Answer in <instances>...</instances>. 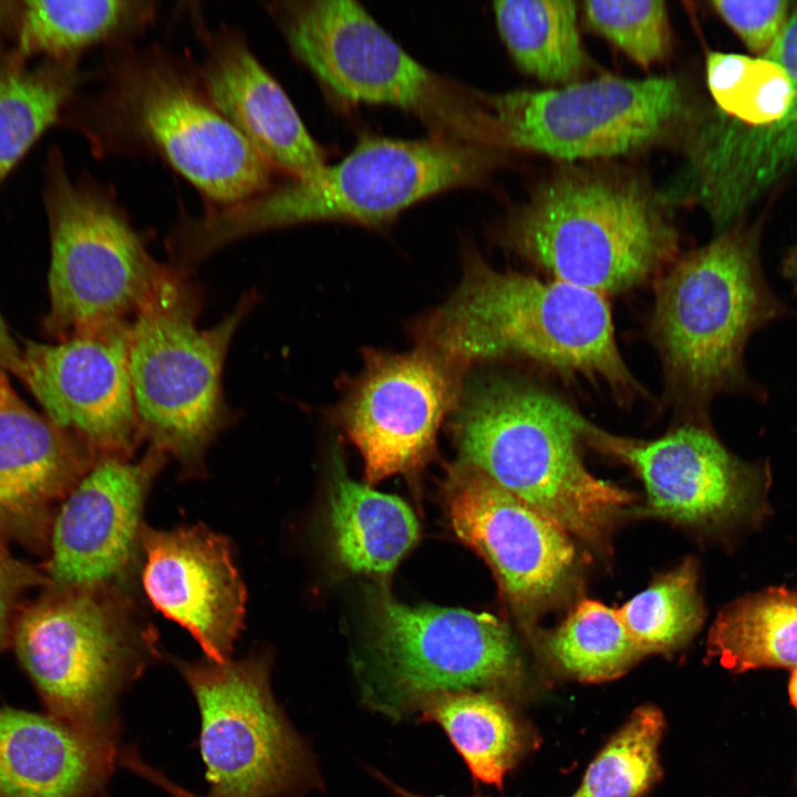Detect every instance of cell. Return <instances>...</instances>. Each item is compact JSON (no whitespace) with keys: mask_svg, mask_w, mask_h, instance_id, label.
Listing matches in <instances>:
<instances>
[{"mask_svg":"<svg viewBox=\"0 0 797 797\" xmlns=\"http://www.w3.org/2000/svg\"><path fill=\"white\" fill-rule=\"evenodd\" d=\"M157 3L141 0L22 1L14 64L34 55L74 63L99 44H123L155 19Z\"/></svg>","mask_w":797,"mask_h":797,"instance_id":"cell-24","label":"cell"},{"mask_svg":"<svg viewBox=\"0 0 797 797\" xmlns=\"http://www.w3.org/2000/svg\"><path fill=\"white\" fill-rule=\"evenodd\" d=\"M330 524L339 560L356 573L385 576L416 544L417 518L400 497L350 479L335 462Z\"/></svg>","mask_w":797,"mask_h":797,"instance_id":"cell-25","label":"cell"},{"mask_svg":"<svg viewBox=\"0 0 797 797\" xmlns=\"http://www.w3.org/2000/svg\"><path fill=\"white\" fill-rule=\"evenodd\" d=\"M444 494L454 534L488 563L515 611L529 615L558 598L576 561L568 532L458 463L448 469Z\"/></svg>","mask_w":797,"mask_h":797,"instance_id":"cell-17","label":"cell"},{"mask_svg":"<svg viewBox=\"0 0 797 797\" xmlns=\"http://www.w3.org/2000/svg\"><path fill=\"white\" fill-rule=\"evenodd\" d=\"M706 82L717 111L747 128L777 123L793 99L787 73L765 56L711 52L706 58Z\"/></svg>","mask_w":797,"mask_h":797,"instance_id":"cell-32","label":"cell"},{"mask_svg":"<svg viewBox=\"0 0 797 797\" xmlns=\"http://www.w3.org/2000/svg\"><path fill=\"white\" fill-rule=\"evenodd\" d=\"M199 80L219 113L275 169L294 177L317 172L327 154L289 96L260 63L246 38L220 27L204 33Z\"/></svg>","mask_w":797,"mask_h":797,"instance_id":"cell-21","label":"cell"},{"mask_svg":"<svg viewBox=\"0 0 797 797\" xmlns=\"http://www.w3.org/2000/svg\"><path fill=\"white\" fill-rule=\"evenodd\" d=\"M118 755L117 733L0 706V797H100Z\"/></svg>","mask_w":797,"mask_h":797,"instance_id":"cell-23","label":"cell"},{"mask_svg":"<svg viewBox=\"0 0 797 797\" xmlns=\"http://www.w3.org/2000/svg\"><path fill=\"white\" fill-rule=\"evenodd\" d=\"M421 344L462 371L475 363L522 358L569 377L642 393L619 351L605 296L467 258L460 283L424 321Z\"/></svg>","mask_w":797,"mask_h":797,"instance_id":"cell-2","label":"cell"},{"mask_svg":"<svg viewBox=\"0 0 797 797\" xmlns=\"http://www.w3.org/2000/svg\"><path fill=\"white\" fill-rule=\"evenodd\" d=\"M32 566L13 557L0 542V652L12 644L15 620L24 594L50 583Z\"/></svg>","mask_w":797,"mask_h":797,"instance_id":"cell-36","label":"cell"},{"mask_svg":"<svg viewBox=\"0 0 797 797\" xmlns=\"http://www.w3.org/2000/svg\"><path fill=\"white\" fill-rule=\"evenodd\" d=\"M167 456L97 458L51 522L48 579L54 588L131 592L142 565L143 510Z\"/></svg>","mask_w":797,"mask_h":797,"instance_id":"cell-14","label":"cell"},{"mask_svg":"<svg viewBox=\"0 0 797 797\" xmlns=\"http://www.w3.org/2000/svg\"><path fill=\"white\" fill-rule=\"evenodd\" d=\"M782 275L797 283V244L788 249L782 261Z\"/></svg>","mask_w":797,"mask_h":797,"instance_id":"cell-40","label":"cell"},{"mask_svg":"<svg viewBox=\"0 0 797 797\" xmlns=\"http://www.w3.org/2000/svg\"><path fill=\"white\" fill-rule=\"evenodd\" d=\"M51 232L48 328L59 341L134 319L167 265L148 251L113 193L72 178L52 155L44 195Z\"/></svg>","mask_w":797,"mask_h":797,"instance_id":"cell-10","label":"cell"},{"mask_svg":"<svg viewBox=\"0 0 797 797\" xmlns=\"http://www.w3.org/2000/svg\"><path fill=\"white\" fill-rule=\"evenodd\" d=\"M90 137L100 151L156 155L209 206L272 186L275 169L219 113L197 74L162 52L121 49L107 62Z\"/></svg>","mask_w":797,"mask_h":797,"instance_id":"cell-6","label":"cell"},{"mask_svg":"<svg viewBox=\"0 0 797 797\" xmlns=\"http://www.w3.org/2000/svg\"><path fill=\"white\" fill-rule=\"evenodd\" d=\"M759 224L732 225L683 256L656 287L650 331L669 390L704 426L720 394L766 397L747 374L745 348L758 330L796 314L766 280Z\"/></svg>","mask_w":797,"mask_h":797,"instance_id":"cell-5","label":"cell"},{"mask_svg":"<svg viewBox=\"0 0 797 797\" xmlns=\"http://www.w3.org/2000/svg\"><path fill=\"white\" fill-rule=\"evenodd\" d=\"M96 459L76 437L34 412L0 368V542L49 535L53 505Z\"/></svg>","mask_w":797,"mask_h":797,"instance_id":"cell-22","label":"cell"},{"mask_svg":"<svg viewBox=\"0 0 797 797\" xmlns=\"http://www.w3.org/2000/svg\"><path fill=\"white\" fill-rule=\"evenodd\" d=\"M588 442L635 470L655 515L683 524H717L751 514L768 479L766 467L739 459L701 424L653 441L619 437L594 426Z\"/></svg>","mask_w":797,"mask_h":797,"instance_id":"cell-19","label":"cell"},{"mask_svg":"<svg viewBox=\"0 0 797 797\" xmlns=\"http://www.w3.org/2000/svg\"><path fill=\"white\" fill-rule=\"evenodd\" d=\"M493 11L507 51L524 73L551 85L579 82L588 60L575 1H496Z\"/></svg>","mask_w":797,"mask_h":797,"instance_id":"cell-27","label":"cell"},{"mask_svg":"<svg viewBox=\"0 0 797 797\" xmlns=\"http://www.w3.org/2000/svg\"><path fill=\"white\" fill-rule=\"evenodd\" d=\"M617 612L642 656L684 645L704 618L694 562L689 559L659 577Z\"/></svg>","mask_w":797,"mask_h":797,"instance_id":"cell-31","label":"cell"},{"mask_svg":"<svg viewBox=\"0 0 797 797\" xmlns=\"http://www.w3.org/2000/svg\"><path fill=\"white\" fill-rule=\"evenodd\" d=\"M12 645L46 713L117 733L120 694L159 655L132 592L52 588L21 609Z\"/></svg>","mask_w":797,"mask_h":797,"instance_id":"cell-9","label":"cell"},{"mask_svg":"<svg viewBox=\"0 0 797 797\" xmlns=\"http://www.w3.org/2000/svg\"><path fill=\"white\" fill-rule=\"evenodd\" d=\"M466 373L434 349L370 350L337 415L375 484L411 473L431 457L438 429L452 415Z\"/></svg>","mask_w":797,"mask_h":797,"instance_id":"cell-13","label":"cell"},{"mask_svg":"<svg viewBox=\"0 0 797 797\" xmlns=\"http://www.w3.org/2000/svg\"><path fill=\"white\" fill-rule=\"evenodd\" d=\"M131 321L29 343L19 377L46 417L100 458H132L143 441L128 363Z\"/></svg>","mask_w":797,"mask_h":797,"instance_id":"cell-16","label":"cell"},{"mask_svg":"<svg viewBox=\"0 0 797 797\" xmlns=\"http://www.w3.org/2000/svg\"><path fill=\"white\" fill-rule=\"evenodd\" d=\"M374 620L383 666L411 703L443 691L498 692L519 680L510 630L488 612L411 607L382 597Z\"/></svg>","mask_w":797,"mask_h":797,"instance_id":"cell-15","label":"cell"},{"mask_svg":"<svg viewBox=\"0 0 797 797\" xmlns=\"http://www.w3.org/2000/svg\"><path fill=\"white\" fill-rule=\"evenodd\" d=\"M200 714L208 797H291L311 778L309 755L270 689V658L174 659Z\"/></svg>","mask_w":797,"mask_h":797,"instance_id":"cell-12","label":"cell"},{"mask_svg":"<svg viewBox=\"0 0 797 797\" xmlns=\"http://www.w3.org/2000/svg\"><path fill=\"white\" fill-rule=\"evenodd\" d=\"M506 154L432 136H365L335 164L245 200L186 216L180 244L190 260L200 262L236 240L288 226L332 220L382 226L423 199L482 183Z\"/></svg>","mask_w":797,"mask_h":797,"instance_id":"cell-1","label":"cell"},{"mask_svg":"<svg viewBox=\"0 0 797 797\" xmlns=\"http://www.w3.org/2000/svg\"><path fill=\"white\" fill-rule=\"evenodd\" d=\"M257 297L246 292L217 324L200 329L203 292L189 271L168 263L131 321L128 363L143 441L175 458L185 476L204 472L207 448L237 417L222 369Z\"/></svg>","mask_w":797,"mask_h":797,"instance_id":"cell-7","label":"cell"},{"mask_svg":"<svg viewBox=\"0 0 797 797\" xmlns=\"http://www.w3.org/2000/svg\"><path fill=\"white\" fill-rule=\"evenodd\" d=\"M456 463L470 467L598 544L633 496L586 467L593 425L558 396L504 375L465 376L452 413Z\"/></svg>","mask_w":797,"mask_h":797,"instance_id":"cell-3","label":"cell"},{"mask_svg":"<svg viewBox=\"0 0 797 797\" xmlns=\"http://www.w3.org/2000/svg\"><path fill=\"white\" fill-rule=\"evenodd\" d=\"M398 793L401 794V797H426V796L415 795V794H412L410 791H405L402 789H400Z\"/></svg>","mask_w":797,"mask_h":797,"instance_id":"cell-42","label":"cell"},{"mask_svg":"<svg viewBox=\"0 0 797 797\" xmlns=\"http://www.w3.org/2000/svg\"><path fill=\"white\" fill-rule=\"evenodd\" d=\"M267 8L293 55L339 97L401 108L432 137L498 148L488 94L427 69L359 2L277 1Z\"/></svg>","mask_w":797,"mask_h":797,"instance_id":"cell-8","label":"cell"},{"mask_svg":"<svg viewBox=\"0 0 797 797\" xmlns=\"http://www.w3.org/2000/svg\"><path fill=\"white\" fill-rule=\"evenodd\" d=\"M661 711L636 708L587 768L571 797H641L660 774Z\"/></svg>","mask_w":797,"mask_h":797,"instance_id":"cell-33","label":"cell"},{"mask_svg":"<svg viewBox=\"0 0 797 797\" xmlns=\"http://www.w3.org/2000/svg\"><path fill=\"white\" fill-rule=\"evenodd\" d=\"M669 205L628 169L565 165L509 213L501 238L553 279L618 293L646 281L677 252Z\"/></svg>","mask_w":797,"mask_h":797,"instance_id":"cell-4","label":"cell"},{"mask_svg":"<svg viewBox=\"0 0 797 797\" xmlns=\"http://www.w3.org/2000/svg\"><path fill=\"white\" fill-rule=\"evenodd\" d=\"M789 696L797 708V667L794 669L790 682H789Z\"/></svg>","mask_w":797,"mask_h":797,"instance_id":"cell-41","label":"cell"},{"mask_svg":"<svg viewBox=\"0 0 797 797\" xmlns=\"http://www.w3.org/2000/svg\"><path fill=\"white\" fill-rule=\"evenodd\" d=\"M22 2L0 0V37L18 29Z\"/></svg>","mask_w":797,"mask_h":797,"instance_id":"cell-39","label":"cell"},{"mask_svg":"<svg viewBox=\"0 0 797 797\" xmlns=\"http://www.w3.org/2000/svg\"><path fill=\"white\" fill-rule=\"evenodd\" d=\"M141 575L153 605L189 631L207 659L231 660L244 625L246 589L227 538L204 525L145 526Z\"/></svg>","mask_w":797,"mask_h":797,"instance_id":"cell-20","label":"cell"},{"mask_svg":"<svg viewBox=\"0 0 797 797\" xmlns=\"http://www.w3.org/2000/svg\"><path fill=\"white\" fill-rule=\"evenodd\" d=\"M787 73L793 99L785 116L763 128L738 125L716 111L685 138L686 159L667 186L674 201L702 206L718 232L797 166V7L763 55Z\"/></svg>","mask_w":797,"mask_h":797,"instance_id":"cell-18","label":"cell"},{"mask_svg":"<svg viewBox=\"0 0 797 797\" xmlns=\"http://www.w3.org/2000/svg\"><path fill=\"white\" fill-rule=\"evenodd\" d=\"M412 705L424 721L444 729L476 779L503 786L504 777L521 755L525 736L496 691L435 692Z\"/></svg>","mask_w":797,"mask_h":797,"instance_id":"cell-26","label":"cell"},{"mask_svg":"<svg viewBox=\"0 0 797 797\" xmlns=\"http://www.w3.org/2000/svg\"><path fill=\"white\" fill-rule=\"evenodd\" d=\"M120 755L121 756L118 757V763L122 766L152 782L156 786L168 791L174 797H199L198 795L187 789H184L179 785L173 783L161 772L147 765L144 760H142V758L133 747L122 749Z\"/></svg>","mask_w":797,"mask_h":797,"instance_id":"cell-37","label":"cell"},{"mask_svg":"<svg viewBox=\"0 0 797 797\" xmlns=\"http://www.w3.org/2000/svg\"><path fill=\"white\" fill-rule=\"evenodd\" d=\"M589 27L638 65L649 69L671 50L666 4L661 0H591L582 3Z\"/></svg>","mask_w":797,"mask_h":797,"instance_id":"cell-34","label":"cell"},{"mask_svg":"<svg viewBox=\"0 0 797 797\" xmlns=\"http://www.w3.org/2000/svg\"><path fill=\"white\" fill-rule=\"evenodd\" d=\"M546 648L563 672L584 682L619 677L642 656L617 610L590 599L548 634Z\"/></svg>","mask_w":797,"mask_h":797,"instance_id":"cell-30","label":"cell"},{"mask_svg":"<svg viewBox=\"0 0 797 797\" xmlns=\"http://www.w3.org/2000/svg\"><path fill=\"white\" fill-rule=\"evenodd\" d=\"M711 4L756 56L769 51L791 12L790 2L786 0H715Z\"/></svg>","mask_w":797,"mask_h":797,"instance_id":"cell-35","label":"cell"},{"mask_svg":"<svg viewBox=\"0 0 797 797\" xmlns=\"http://www.w3.org/2000/svg\"><path fill=\"white\" fill-rule=\"evenodd\" d=\"M21 355L22 351L17 346L0 315V368L18 376L21 368Z\"/></svg>","mask_w":797,"mask_h":797,"instance_id":"cell-38","label":"cell"},{"mask_svg":"<svg viewBox=\"0 0 797 797\" xmlns=\"http://www.w3.org/2000/svg\"><path fill=\"white\" fill-rule=\"evenodd\" d=\"M707 655L736 673L797 667V591L769 588L727 604L710 630Z\"/></svg>","mask_w":797,"mask_h":797,"instance_id":"cell-28","label":"cell"},{"mask_svg":"<svg viewBox=\"0 0 797 797\" xmlns=\"http://www.w3.org/2000/svg\"><path fill=\"white\" fill-rule=\"evenodd\" d=\"M497 146L559 161L629 155L685 138L700 115L673 76L600 77L541 91L488 94Z\"/></svg>","mask_w":797,"mask_h":797,"instance_id":"cell-11","label":"cell"},{"mask_svg":"<svg viewBox=\"0 0 797 797\" xmlns=\"http://www.w3.org/2000/svg\"><path fill=\"white\" fill-rule=\"evenodd\" d=\"M77 80L74 63L50 60L31 70L9 61L0 71V184L58 121Z\"/></svg>","mask_w":797,"mask_h":797,"instance_id":"cell-29","label":"cell"}]
</instances>
